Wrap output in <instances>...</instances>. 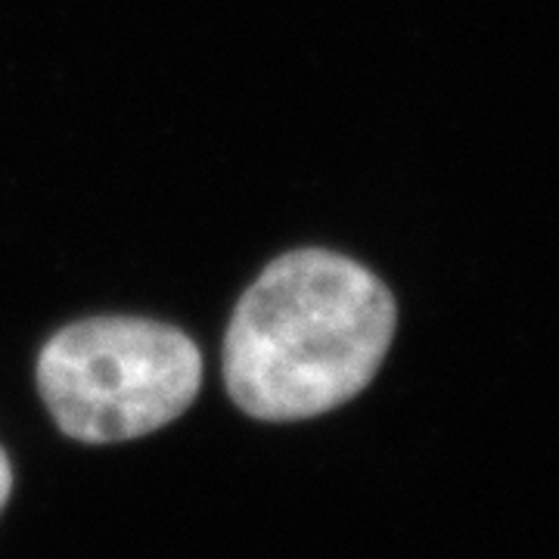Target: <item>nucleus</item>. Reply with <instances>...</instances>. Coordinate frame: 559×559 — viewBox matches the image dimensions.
<instances>
[{
	"label": "nucleus",
	"mask_w": 559,
	"mask_h": 559,
	"mask_svg": "<svg viewBox=\"0 0 559 559\" xmlns=\"http://www.w3.org/2000/svg\"><path fill=\"white\" fill-rule=\"evenodd\" d=\"M399 308L377 274L326 249L274 259L224 336V382L242 414L320 417L360 395L395 340Z\"/></svg>",
	"instance_id": "1"
},
{
	"label": "nucleus",
	"mask_w": 559,
	"mask_h": 559,
	"mask_svg": "<svg viewBox=\"0 0 559 559\" xmlns=\"http://www.w3.org/2000/svg\"><path fill=\"white\" fill-rule=\"evenodd\" d=\"M200 385L197 342L159 320H79L62 326L38 358V389L50 417L84 444L156 432L197 401Z\"/></svg>",
	"instance_id": "2"
},
{
	"label": "nucleus",
	"mask_w": 559,
	"mask_h": 559,
	"mask_svg": "<svg viewBox=\"0 0 559 559\" xmlns=\"http://www.w3.org/2000/svg\"><path fill=\"white\" fill-rule=\"evenodd\" d=\"M10 491H13V469H10V457H7L3 448H0V510L7 507Z\"/></svg>",
	"instance_id": "3"
}]
</instances>
